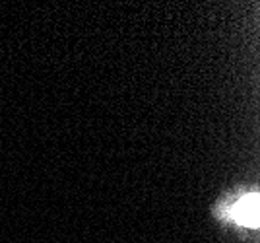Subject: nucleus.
Here are the masks:
<instances>
[{
    "label": "nucleus",
    "instance_id": "obj_1",
    "mask_svg": "<svg viewBox=\"0 0 260 243\" xmlns=\"http://www.w3.org/2000/svg\"><path fill=\"white\" fill-rule=\"evenodd\" d=\"M216 218L241 228H258V191H241L219 200L214 208Z\"/></svg>",
    "mask_w": 260,
    "mask_h": 243
}]
</instances>
